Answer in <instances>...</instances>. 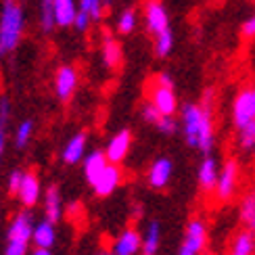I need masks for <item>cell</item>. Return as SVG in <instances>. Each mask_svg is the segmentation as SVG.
I'll use <instances>...</instances> for the list:
<instances>
[{
  "instance_id": "6da1fadb",
  "label": "cell",
  "mask_w": 255,
  "mask_h": 255,
  "mask_svg": "<svg viewBox=\"0 0 255 255\" xmlns=\"http://www.w3.org/2000/svg\"><path fill=\"white\" fill-rule=\"evenodd\" d=\"M184 132V140L190 148H197L203 155H211L216 142L214 130V90L203 94L199 105H184L182 120H180Z\"/></svg>"
},
{
  "instance_id": "7a4b0ae2",
  "label": "cell",
  "mask_w": 255,
  "mask_h": 255,
  "mask_svg": "<svg viewBox=\"0 0 255 255\" xmlns=\"http://www.w3.org/2000/svg\"><path fill=\"white\" fill-rule=\"evenodd\" d=\"M25 34V10L21 0L0 2V59L10 57Z\"/></svg>"
},
{
  "instance_id": "3957f363",
  "label": "cell",
  "mask_w": 255,
  "mask_h": 255,
  "mask_svg": "<svg viewBox=\"0 0 255 255\" xmlns=\"http://www.w3.org/2000/svg\"><path fill=\"white\" fill-rule=\"evenodd\" d=\"M34 224L36 222H34V216H31V209L23 207L21 211H17L8 222L2 253L4 255H29Z\"/></svg>"
},
{
  "instance_id": "277c9868",
  "label": "cell",
  "mask_w": 255,
  "mask_h": 255,
  "mask_svg": "<svg viewBox=\"0 0 255 255\" xmlns=\"http://www.w3.org/2000/svg\"><path fill=\"white\" fill-rule=\"evenodd\" d=\"M239 176H241V165L235 157H230L224 161L220 169V176H218V182H216V199L218 203H226L232 197L237 195V188H239Z\"/></svg>"
},
{
  "instance_id": "5b68a950",
  "label": "cell",
  "mask_w": 255,
  "mask_h": 255,
  "mask_svg": "<svg viewBox=\"0 0 255 255\" xmlns=\"http://www.w3.org/2000/svg\"><path fill=\"white\" fill-rule=\"evenodd\" d=\"M253 120H255V84L249 88H243L232 101V124H235V130Z\"/></svg>"
},
{
  "instance_id": "8992f818",
  "label": "cell",
  "mask_w": 255,
  "mask_h": 255,
  "mask_svg": "<svg viewBox=\"0 0 255 255\" xmlns=\"http://www.w3.org/2000/svg\"><path fill=\"white\" fill-rule=\"evenodd\" d=\"M78 84H80V76H78V69L73 65H61L55 71V82H52V86H55V94L61 103L71 101V97L78 90Z\"/></svg>"
},
{
  "instance_id": "52a82bcc",
  "label": "cell",
  "mask_w": 255,
  "mask_h": 255,
  "mask_svg": "<svg viewBox=\"0 0 255 255\" xmlns=\"http://www.w3.org/2000/svg\"><path fill=\"white\" fill-rule=\"evenodd\" d=\"M120 184H122V169H120L118 163L109 161L107 167L103 169V172L99 174V178L94 180L90 186H92L94 195H97L99 199H107L120 188Z\"/></svg>"
},
{
  "instance_id": "ba28073f",
  "label": "cell",
  "mask_w": 255,
  "mask_h": 255,
  "mask_svg": "<svg viewBox=\"0 0 255 255\" xmlns=\"http://www.w3.org/2000/svg\"><path fill=\"white\" fill-rule=\"evenodd\" d=\"M42 193H44V188H42V182H40V176L36 172H23V180H21L19 184V190H17V201L23 207L31 209L40 203L42 199Z\"/></svg>"
},
{
  "instance_id": "9c48e42d",
  "label": "cell",
  "mask_w": 255,
  "mask_h": 255,
  "mask_svg": "<svg viewBox=\"0 0 255 255\" xmlns=\"http://www.w3.org/2000/svg\"><path fill=\"white\" fill-rule=\"evenodd\" d=\"M148 101L155 105L161 115H176L178 111V99H176L174 88L157 84L155 80H153V86L148 88Z\"/></svg>"
},
{
  "instance_id": "30bf717a",
  "label": "cell",
  "mask_w": 255,
  "mask_h": 255,
  "mask_svg": "<svg viewBox=\"0 0 255 255\" xmlns=\"http://www.w3.org/2000/svg\"><path fill=\"white\" fill-rule=\"evenodd\" d=\"M132 132L130 130H120L118 134H113L109 138L107 146H105V155H107V159L111 163H122L124 159L128 157V153H130L132 148Z\"/></svg>"
},
{
  "instance_id": "8fae6325",
  "label": "cell",
  "mask_w": 255,
  "mask_h": 255,
  "mask_svg": "<svg viewBox=\"0 0 255 255\" xmlns=\"http://www.w3.org/2000/svg\"><path fill=\"white\" fill-rule=\"evenodd\" d=\"M144 21H146V29L153 36H159L161 31L169 29V19H167V10L159 0H148L144 4Z\"/></svg>"
},
{
  "instance_id": "7c38bea8",
  "label": "cell",
  "mask_w": 255,
  "mask_h": 255,
  "mask_svg": "<svg viewBox=\"0 0 255 255\" xmlns=\"http://www.w3.org/2000/svg\"><path fill=\"white\" fill-rule=\"evenodd\" d=\"M172 174H174V163L169 161L167 157H159L151 163L146 172V182L151 188L155 190H161L169 184V180H172Z\"/></svg>"
},
{
  "instance_id": "4fadbf2b",
  "label": "cell",
  "mask_w": 255,
  "mask_h": 255,
  "mask_svg": "<svg viewBox=\"0 0 255 255\" xmlns=\"http://www.w3.org/2000/svg\"><path fill=\"white\" fill-rule=\"evenodd\" d=\"M86 144H88V134L86 132L73 134L69 140L65 142V146H63L61 161L65 165H78V163H82V159L86 157Z\"/></svg>"
},
{
  "instance_id": "5bb4252c",
  "label": "cell",
  "mask_w": 255,
  "mask_h": 255,
  "mask_svg": "<svg viewBox=\"0 0 255 255\" xmlns=\"http://www.w3.org/2000/svg\"><path fill=\"white\" fill-rule=\"evenodd\" d=\"M42 211H44V218L50 220L52 224H59L63 218V197L57 184H48V188H44L42 193Z\"/></svg>"
},
{
  "instance_id": "9a60e30c",
  "label": "cell",
  "mask_w": 255,
  "mask_h": 255,
  "mask_svg": "<svg viewBox=\"0 0 255 255\" xmlns=\"http://www.w3.org/2000/svg\"><path fill=\"white\" fill-rule=\"evenodd\" d=\"M142 247V235L136 228H126L120 237L113 241L111 253L113 255H136Z\"/></svg>"
},
{
  "instance_id": "2e32d148",
  "label": "cell",
  "mask_w": 255,
  "mask_h": 255,
  "mask_svg": "<svg viewBox=\"0 0 255 255\" xmlns=\"http://www.w3.org/2000/svg\"><path fill=\"white\" fill-rule=\"evenodd\" d=\"M182 245L190 247L193 251H197L201 255V251H203L205 245H207V226H205L203 220H190L188 222Z\"/></svg>"
},
{
  "instance_id": "e0dca14e",
  "label": "cell",
  "mask_w": 255,
  "mask_h": 255,
  "mask_svg": "<svg viewBox=\"0 0 255 255\" xmlns=\"http://www.w3.org/2000/svg\"><path fill=\"white\" fill-rule=\"evenodd\" d=\"M57 243V228L50 220H40L34 224V232H31V245L40 249H52Z\"/></svg>"
},
{
  "instance_id": "ac0fdd59",
  "label": "cell",
  "mask_w": 255,
  "mask_h": 255,
  "mask_svg": "<svg viewBox=\"0 0 255 255\" xmlns=\"http://www.w3.org/2000/svg\"><path fill=\"white\" fill-rule=\"evenodd\" d=\"M218 176H220V165L218 161L211 155H205V159L201 161L199 165V172H197V180H199V186L205 190V193H211L216 188L218 182Z\"/></svg>"
},
{
  "instance_id": "d6986e66",
  "label": "cell",
  "mask_w": 255,
  "mask_h": 255,
  "mask_svg": "<svg viewBox=\"0 0 255 255\" xmlns=\"http://www.w3.org/2000/svg\"><path fill=\"white\" fill-rule=\"evenodd\" d=\"M107 163H109V159H107V155H105V151H92V153H88L86 157H84L82 159V169H84L86 182L92 184L94 180L99 178V174L107 167Z\"/></svg>"
},
{
  "instance_id": "ffe728a7",
  "label": "cell",
  "mask_w": 255,
  "mask_h": 255,
  "mask_svg": "<svg viewBox=\"0 0 255 255\" xmlns=\"http://www.w3.org/2000/svg\"><path fill=\"white\" fill-rule=\"evenodd\" d=\"M101 57H103L105 67H109V69H120L122 61H124V52H122L120 42L115 38H111L109 34H105V38H103Z\"/></svg>"
},
{
  "instance_id": "44dd1931",
  "label": "cell",
  "mask_w": 255,
  "mask_h": 255,
  "mask_svg": "<svg viewBox=\"0 0 255 255\" xmlns=\"http://www.w3.org/2000/svg\"><path fill=\"white\" fill-rule=\"evenodd\" d=\"M78 15L76 0H55V25L57 27H71Z\"/></svg>"
},
{
  "instance_id": "7402d4cb",
  "label": "cell",
  "mask_w": 255,
  "mask_h": 255,
  "mask_svg": "<svg viewBox=\"0 0 255 255\" xmlns=\"http://www.w3.org/2000/svg\"><path fill=\"white\" fill-rule=\"evenodd\" d=\"M159 247H161V224L157 220L148 222L146 232L142 235V247L140 253L142 255H157Z\"/></svg>"
},
{
  "instance_id": "603a6c76",
  "label": "cell",
  "mask_w": 255,
  "mask_h": 255,
  "mask_svg": "<svg viewBox=\"0 0 255 255\" xmlns=\"http://www.w3.org/2000/svg\"><path fill=\"white\" fill-rule=\"evenodd\" d=\"M8 124H10V101L6 97H0V163H2L8 144Z\"/></svg>"
},
{
  "instance_id": "cb8c5ba5",
  "label": "cell",
  "mask_w": 255,
  "mask_h": 255,
  "mask_svg": "<svg viewBox=\"0 0 255 255\" xmlns=\"http://www.w3.org/2000/svg\"><path fill=\"white\" fill-rule=\"evenodd\" d=\"M255 253V237L251 235V230H241L232 241V247L228 255H253Z\"/></svg>"
},
{
  "instance_id": "d4e9b609",
  "label": "cell",
  "mask_w": 255,
  "mask_h": 255,
  "mask_svg": "<svg viewBox=\"0 0 255 255\" xmlns=\"http://www.w3.org/2000/svg\"><path fill=\"white\" fill-rule=\"evenodd\" d=\"M237 144L243 153L253 151V146H255V120L237 128Z\"/></svg>"
},
{
  "instance_id": "484cf974",
  "label": "cell",
  "mask_w": 255,
  "mask_h": 255,
  "mask_svg": "<svg viewBox=\"0 0 255 255\" xmlns=\"http://www.w3.org/2000/svg\"><path fill=\"white\" fill-rule=\"evenodd\" d=\"M40 27L44 34L55 29V0H40Z\"/></svg>"
},
{
  "instance_id": "4316f807",
  "label": "cell",
  "mask_w": 255,
  "mask_h": 255,
  "mask_svg": "<svg viewBox=\"0 0 255 255\" xmlns=\"http://www.w3.org/2000/svg\"><path fill=\"white\" fill-rule=\"evenodd\" d=\"M31 136H34V120H21L15 128V148H25L31 142Z\"/></svg>"
},
{
  "instance_id": "83f0119b",
  "label": "cell",
  "mask_w": 255,
  "mask_h": 255,
  "mask_svg": "<svg viewBox=\"0 0 255 255\" xmlns=\"http://www.w3.org/2000/svg\"><path fill=\"white\" fill-rule=\"evenodd\" d=\"M239 218L245 226H249V222L255 218V188H251L249 193L243 195L239 203Z\"/></svg>"
},
{
  "instance_id": "f1b7e54d",
  "label": "cell",
  "mask_w": 255,
  "mask_h": 255,
  "mask_svg": "<svg viewBox=\"0 0 255 255\" xmlns=\"http://www.w3.org/2000/svg\"><path fill=\"white\" fill-rule=\"evenodd\" d=\"M172 48H174V31L169 27V29L161 31L159 36H155V55L163 59L172 52Z\"/></svg>"
},
{
  "instance_id": "f546056e",
  "label": "cell",
  "mask_w": 255,
  "mask_h": 255,
  "mask_svg": "<svg viewBox=\"0 0 255 255\" xmlns=\"http://www.w3.org/2000/svg\"><path fill=\"white\" fill-rule=\"evenodd\" d=\"M107 6H109V0H80V4H78V8L88 13L92 21H99Z\"/></svg>"
},
{
  "instance_id": "4dcf8cb0",
  "label": "cell",
  "mask_w": 255,
  "mask_h": 255,
  "mask_svg": "<svg viewBox=\"0 0 255 255\" xmlns=\"http://www.w3.org/2000/svg\"><path fill=\"white\" fill-rule=\"evenodd\" d=\"M134 27H136V13L132 8H126L118 19V31L122 36H128L134 31Z\"/></svg>"
},
{
  "instance_id": "1f68e13d",
  "label": "cell",
  "mask_w": 255,
  "mask_h": 255,
  "mask_svg": "<svg viewBox=\"0 0 255 255\" xmlns=\"http://www.w3.org/2000/svg\"><path fill=\"white\" fill-rule=\"evenodd\" d=\"M140 115H142V120H144L146 124H153V126H157V122L161 120V113H159V109L155 107L151 101H146V103L142 105Z\"/></svg>"
},
{
  "instance_id": "d6a6232c",
  "label": "cell",
  "mask_w": 255,
  "mask_h": 255,
  "mask_svg": "<svg viewBox=\"0 0 255 255\" xmlns=\"http://www.w3.org/2000/svg\"><path fill=\"white\" fill-rule=\"evenodd\" d=\"M23 172L25 169H13V172L8 174L6 178V190H8V195H17V190H19V184H21V180H23Z\"/></svg>"
},
{
  "instance_id": "836d02e7",
  "label": "cell",
  "mask_w": 255,
  "mask_h": 255,
  "mask_svg": "<svg viewBox=\"0 0 255 255\" xmlns=\"http://www.w3.org/2000/svg\"><path fill=\"white\" fill-rule=\"evenodd\" d=\"M157 130L161 132V134H174L176 130H178V122H176V118L174 115H161V120L157 122Z\"/></svg>"
},
{
  "instance_id": "e575fe53",
  "label": "cell",
  "mask_w": 255,
  "mask_h": 255,
  "mask_svg": "<svg viewBox=\"0 0 255 255\" xmlns=\"http://www.w3.org/2000/svg\"><path fill=\"white\" fill-rule=\"evenodd\" d=\"M90 23H92V17H90L88 13H84V10L78 8V15H76V21H73V27L84 34V31L90 27Z\"/></svg>"
},
{
  "instance_id": "d590c367",
  "label": "cell",
  "mask_w": 255,
  "mask_h": 255,
  "mask_svg": "<svg viewBox=\"0 0 255 255\" xmlns=\"http://www.w3.org/2000/svg\"><path fill=\"white\" fill-rule=\"evenodd\" d=\"M241 34L245 36V38H255V17L247 19L245 23H243V27H241Z\"/></svg>"
},
{
  "instance_id": "8d00e7d4",
  "label": "cell",
  "mask_w": 255,
  "mask_h": 255,
  "mask_svg": "<svg viewBox=\"0 0 255 255\" xmlns=\"http://www.w3.org/2000/svg\"><path fill=\"white\" fill-rule=\"evenodd\" d=\"M155 82H157V84H163V86L174 88V80L169 78L167 73H157V76H155Z\"/></svg>"
},
{
  "instance_id": "74e56055",
  "label": "cell",
  "mask_w": 255,
  "mask_h": 255,
  "mask_svg": "<svg viewBox=\"0 0 255 255\" xmlns=\"http://www.w3.org/2000/svg\"><path fill=\"white\" fill-rule=\"evenodd\" d=\"M178 255H199V253L193 251L190 247H186V245H182V247H180V251H178Z\"/></svg>"
},
{
  "instance_id": "f35d334b",
  "label": "cell",
  "mask_w": 255,
  "mask_h": 255,
  "mask_svg": "<svg viewBox=\"0 0 255 255\" xmlns=\"http://www.w3.org/2000/svg\"><path fill=\"white\" fill-rule=\"evenodd\" d=\"M29 255H52V251H50V249H40V247H36Z\"/></svg>"
},
{
  "instance_id": "ab89813d",
  "label": "cell",
  "mask_w": 255,
  "mask_h": 255,
  "mask_svg": "<svg viewBox=\"0 0 255 255\" xmlns=\"http://www.w3.org/2000/svg\"><path fill=\"white\" fill-rule=\"evenodd\" d=\"M247 228H249V230H251V235H253V237H255V218H253V220H251V222H249V226H247Z\"/></svg>"
},
{
  "instance_id": "60d3db41",
  "label": "cell",
  "mask_w": 255,
  "mask_h": 255,
  "mask_svg": "<svg viewBox=\"0 0 255 255\" xmlns=\"http://www.w3.org/2000/svg\"><path fill=\"white\" fill-rule=\"evenodd\" d=\"M97 255H113V253H111V251H107V249H103V251H99Z\"/></svg>"
},
{
  "instance_id": "b9f144b4",
  "label": "cell",
  "mask_w": 255,
  "mask_h": 255,
  "mask_svg": "<svg viewBox=\"0 0 255 255\" xmlns=\"http://www.w3.org/2000/svg\"><path fill=\"white\" fill-rule=\"evenodd\" d=\"M253 155H255V146H253Z\"/></svg>"
},
{
  "instance_id": "7bdbcfd3",
  "label": "cell",
  "mask_w": 255,
  "mask_h": 255,
  "mask_svg": "<svg viewBox=\"0 0 255 255\" xmlns=\"http://www.w3.org/2000/svg\"><path fill=\"white\" fill-rule=\"evenodd\" d=\"M21 2H23V0H21Z\"/></svg>"
}]
</instances>
